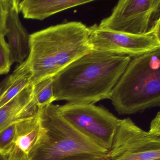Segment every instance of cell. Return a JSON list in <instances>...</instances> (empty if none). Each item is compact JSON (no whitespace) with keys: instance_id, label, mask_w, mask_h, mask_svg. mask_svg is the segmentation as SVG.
I'll return each mask as SVG.
<instances>
[{"instance_id":"obj_1","label":"cell","mask_w":160,"mask_h":160,"mask_svg":"<svg viewBox=\"0 0 160 160\" xmlns=\"http://www.w3.org/2000/svg\"><path fill=\"white\" fill-rule=\"evenodd\" d=\"M131 59L94 51L84 55L53 77L55 102L94 104L110 100L115 85Z\"/></svg>"},{"instance_id":"obj_2","label":"cell","mask_w":160,"mask_h":160,"mask_svg":"<svg viewBox=\"0 0 160 160\" xmlns=\"http://www.w3.org/2000/svg\"><path fill=\"white\" fill-rule=\"evenodd\" d=\"M88 27L78 21L51 26L30 35V52L23 62L36 83L53 77L78 59L92 52Z\"/></svg>"},{"instance_id":"obj_3","label":"cell","mask_w":160,"mask_h":160,"mask_svg":"<svg viewBox=\"0 0 160 160\" xmlns=\"http://www.w3.org/2000/svg\"><path fill=\"white\" fill-rule=\"evenodd\" d=\"M44 132L28 160H101L100 148L69 123L53 103L39 109Z\"/></svg>"},{"instance_id":"obj_4","label":"cell","mask_w":160,"mask_h":160,"mask_svg":"<svg viewBox=\"0 0 160 160\" xmlns=\"http://www.w3.org/2000/svg\"><path fill=\"white\" fill-rule=\"evenodd\" d=\"M160 49L132 58L115 85L110 100L119 115L160 106Z\"/></svg>"},{"instance_id":"obj_5","label":"cell","mask_w":160,"mask_h":160,"mask_svg":"<svg viewBox=\"0 0 160 160\" xmlns=\"http://www.w3.org/2000/svg\"><path fill=\"white\" fill-rule=\"evenodd\" d=\"M62 116L100 148L109 150L121 119L105 108L93 104L58 105Z\"/></svg>"},{"instance_id":"obj_6","label":"cell","mask_w":160,"mask_h":160,"mask_svg":"<svg viewBox=\"0 0 160 160\" xmlns=\"http://www.w3.org/2000/svg\"><path fill=\"white\" fill-rule=\"evenodd\" d=\"M160 22L144 34H131L88 27L89 42L92 51L128 56L131 58L160 49Z\"/></svg>"},{"instance_id":"obj_7","label":"cell","mask_w":160,"mask_h":160,"mask_svg":"<svg viewBox=\"0 0 160 160\" xmlns=\"http://www.w3.org/2000/svg\"><path fill=\"white\" fill-rule=\"evenodd\" d=\"M160 22V0H120L111 14L98 25L101 28L144 34Z\"/></svg>"},{"instance_id":"obj_8","label":"cell","mask_w":160,"mask_h":160,"mask_svg":"<svg viewBox=\"0 0 160 160\" xmlns=\"http://www.w3.org/2000/svg\"><path fill=\"white\" fill-rule=\"evenodd\" d=\"M160 158V137L144 131L130 118L121 119L105 160Z\"/></svg>"},{"instance_id":"obj_9","label":"cell","mask_w":160,"mask_h":160,"mask_svg":"<svg viewBox=\"0 0 160 160\" xmlns=\"http://www.w3.org/2000/svg\"><path fill=\"white\" fill-rule=\"evenodd\" d=\"M44 131L39 111L35 116L17 122L15 138L7 160H28Z\"/></svg>"},{"instance_id":"obj_10","label":"cell","mask_w":160,"mask_h":160,"mask_svg":"<svg viewBox=\"0 0 160 160\" xmlns=\"http://www.w3.org/2000/svg\"><path fill=\"white\" fill-rule=\"evenodd\" d=\"M19 0H11L7 21L8 45L13 63H23L30 52V35L19 18Z\"/></svg>"},{"instance_id":"obj_11","label":"cell","mask_w":160,"mask_h":160,"mask_svg":"<svg viewBox=\"0 0 160 160\" xmlns=\"http://www.w3.org/2000/svg\"><path fill=\"white\" fill-rule=\"evenodd\" d=\"M38 111L33 99L32 83L0 108V131L12 123L35 116Z\"/></svg>"},{"instance_id":"obj_12","label":"cell","mask_w":160,"mask_h":160,"mask_svg":"<svg viewBox=\"0 0 160 160\" xmlns=\"http://www.w3.org/2000/svg\"><path fill=\"white\" fill-rule=\"evenodd\" d=\"M93 0H23L18 9L26 19L43 20L58 13L92 2Z\"/></svg>"},{"instance_id":"obj_13","label":"cell","mask_w":160,"mask_h":160,"mask_svg":"<svg viewBox=\"0 0 160 160\" xmlns=\"http://www.w3.org/2000/svg\"><path fill=\"white\" fill-rule=\"evenodd\" d=\"M32 83V75L29 70L22 64H19L12 73L0 84V108Z\"/></svg>"},{"instance_id":"obj_14","label":"cell","mask_w":160,"mask_h":160,"mask_svg":"<svg viewBox=\"0 0 160 160\" xmlns=\"http://www.w3.org/2000/svg\"><path fill=\"white\" fill-rule=\"evenodd\" d=\"M32 93L39 109L52 104L55 102L53 77L44 78L32 84Z\"/></svg>"},{"instance_id":"obj_15","label":"cell","mask_w":160,"mask_h":160,"mask_svg":"<svg viewBox=\"0 0 160 160\" xmlns=\"http://www.w3.org/2000/svg\"><path fill=\"white\" fill-rule=\"evenodd\" d=\"M17 122L0 131V153L7 156L13 145L16 134Z\"/></svg>"},{"instance_id":"obj_16","label":"cell","mask_w":160,"mask_h":160,"mask_svg":"<svg viewBox=\"0 0 160 160\" xmlns=\"http://www.w3.org/2000/svg\"><path fill=\"white\" fill-rule=\"evenodd\" d=\"M13 64L8 42L5 37H0V75L8 73Z\"/></svg>"},{"instance_id":"obj_17","label":"cell","mask_w":160,"mask_h":160,"mask_svg":"<svg viewBox=\"0 0 160 160\" xmlns=\"http://www.w3.org/2000/svg\"><path fill=\"white\" fill-rule=\"evenodd\" d=\"M11 0H0V37H5L7 33V21Z\"/></svg>"},{"instance_id":"obj_18","label":"cell","mask_w":160,"mask_h":160,"mask_svg":"<svg viewBox=\"0 0 160 160\" xmlns=\"http://www.w3.org/2000/svg\"><path fill=\"white\" fill-rule=\"evenodd\" d=\"M149 132L151 133L160 137V112H158L151 122Z\"/></svg>"},{"instance_id":"obj_19","label":"cell","mask_w":160,"mask_h":160,"mask_svg":"<svg viewBox=\"0 0 160 160\" xmlns=\"http://www.w3.org/2000/svg\"><path fill=\"white\" fill-rule=\"evenodd\" d=\"M0 160H7V156L2 155L0 153Z\"/></svg>"},{"instance_id":"obj_20","label":"cell","mask_w":160,"mask_h":160,"mask_svg":"<svg viewBox=\"0 0 160 160\" xmlns=\"http://www.w3.org/2000/svg\"><path fill=\"white\" fill-rule=\"evenodd\" d=\"M160 160V159H153V160Z\"/></svg>"},{"instance_id":"obj_21","label":"cell","mask_w":160,"mask_h":160,"mask_svg":"<svg viewBox=\"0 0 160 160\" xmlns=\"http://www.w3.org/2000/svg\"><path fill=\"white\" fill-rule=\"evenodd\" d=\"M105 160L104 158V159H102V160Z\"/></svg>"}]
</instances>
